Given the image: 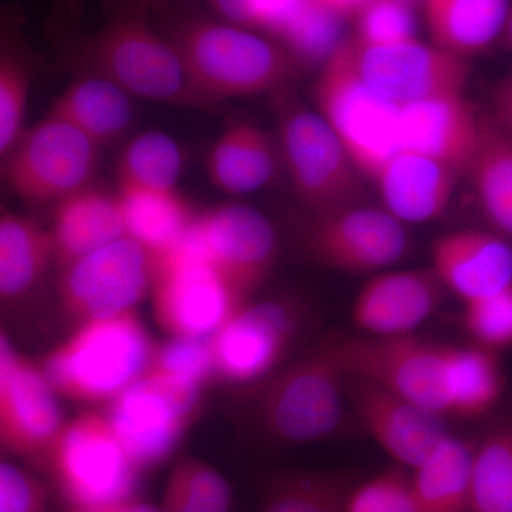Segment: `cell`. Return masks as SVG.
<instances>
[{
  "label": "cell",
  "mask_w": 512,
  "mask_h": 512,
  "mask_svg": "<svg viewBox=\"0 0 512 512\" xmlns=\"http://www.w3.org/2000/svg\"><path fill=\"white\" fill-rule=\"evenodd\" d=\"M52 265L49 229L29 215L0 212V311L39 292Z\"/></svg>",
  "instance_id": "cell-24"
},
{
  "label": "cell",
  "mask_w": 512,
  "mask_h": 512,
  "mask_svg": "<svg viewBox=\"0 0 512 512\" xmlns=\"http://www.w3.org/2000/svg\"><path fill=\"white\" fill-rule=\"evenodd\" d=\"M295 335L296 315L285 303H245L211 338L215 379H262L281 363Z\"/></svg>",
  "instance_id": "cell-15"
},
{
  "label": "cell",
  "mask_w": 512,
  "mask_h": 512,
  "mask_svg": "<svg viewBox=\"0 0 512 512\" xmlns=\"http://www.w3.org/2000/svg\"><path fill=\"white\" fill-rule=\"evenodd\" d=\"M483 119L464 94L433 97L400 107L399 147L436 158L467 173L480 143Z\"/></svg>",
  "instance_id": "cell-19"
},
{
  "label": "cell",
  "mask_w": 512,
  "mask_h": 512,
  "mask_svg": "<svg viewBox=\"0 0 512 512\" xmlns=\"http://www.w3.org/2000/svg\"><path fill=\"white\" fill-rule=\"evenodd\" d=\"M133 96L119 84L90 72L69 84L50 114L72 124L100 148L121 140L134 120Z\"/></svg>",
  "instance_id": "cell-25"
},
{
  "label": "cell",
  "mask_w": 512,
  "mask_h": 512,
  "mask_svg": "<svg viewBox=\"0 0 512 512\" xmlns=\"http://www.w3.org/2000/svg\"><path fill=\"white\" fill-rule=\"evenodd\" d=\"M345 512H417L407 468L396 464L349 490Z\"/></svg>",
  "instance_id": "cell-38"
},
{
  "label": "cell",
  "mask_w": 512,
  "mask_h": 512,
  "mask_svg": "<svg viewBox=\"0 0 512 512\" xmlns=\"http://www.w3.org/2000/svg\"><path fill=\"white\" fill-rule=\"evenodd\" d=\"M430 268L466 303L512 286V248L488 232L463 229L434 242Z\"/></svg>",
  "instance_id": "cell-21"
},
{
  "label": "cell",
  "mask_w": 512,
  "mask_h": 512,
  "mask_svg": "<svg viewBox=\"0 0 512 512\" xmlns=\"http://www.w3.org/2000/svg\"><path fill=\"white\" fill-rule=\"evenodd\" d=\"M348 493L335 474H285L269 485L258 512H345Z\"/></svg>",
  "instance_id": "cell-36"
},
{
  "label": "cell",
  "mask_w": 512,
  "mask_h": 512,
  "mask_svg": "<svg viewBox=\"0 0 512 512\" xmlns=\"http://www.w3.org/2000/svg\"><path fill=\"white\" fill-rule=\"evenodd\" d=\"M443 291L431 268L382 272L357 293L353 325L369 336L412 335L439 308Z\"/></svg>",
  "instance_id": "cell-18"
},
{
  "label": "cell",
  "mask_w": 512,
  "mask_h": 512,
  "mask_svg": "<svg viewBox=\"0 0 512 512\" xmlns=\"http://www.w3.org/2000/svg\"><path fill=\"white\" fill-rule=\"evenodd\" d=\"M90 72L138 99L190 109H212L195 89L170 40L151 29L141 10L110 20L84 47Z\"/></svg>",
  "instance_id": "cell-4"
},
{
  "label": "cell",
  "mask_w": 512,
  "mask_h": 512,
  "mask_svg": "<svg viewBox=\"0 0 512 512\" xmlns=\"http://www.w3.org/2000/svg\"><path fill=\"white\" fill-rule=\"evenodd\" d=\"M184 153L177 141L160 131L134 137L119 161V185L175 190L184 170Z\"/></svg>",
  "instance_id": "cell-32"
},
{
  "label": "cell",
  "mask_w": 512,
  "mask_h": 512,
  "mask_svg": "<svg viewBox=\"0 0 512 512\" xmlns=\"http://www.w3.org/2000/svg\"><path fill=\"white\" fill-rule=\"evenodd\" d=\"M47 229L59 269L126 235L117 194L92 185L56 204Z\"/></svg>",
  "instance_id": "cell-23"
},
{
  "label": "cell",
  "mask_w": 512,
  "mask_h": 512,
  "mask_svg": "<svg viewBox=\"0 0 512 512\" xmlns=\"http://www.w3.org/2000/svg\"><path fill=\"white\" fill-rule=\"evenodd\" d=\"M47 491L30 471L0 460V512H46Z\"/></svg>",
  "instance_id": "cell-42"
},
{
  "label": "cell",
  "mask_w": 512,
  "mask_h": 512,
  "mask_svg": "<svg viewBox=\"0 0 512 512\" xmlns=\"http://www.w3.org/2000/svg\"><path fill=\"white\" fill-rule=\"evenodd\" d=\"M473 451L446 436L414 467L412 490L417 512H468Z\"/></svg>",
  "instance_id": "cell-29"
},
{
  "label": "cell",
  "mask_w": 512,
  "mask_h": 512,
  "mask_svg": "<svg viewBox=\"0 0 512 512\" xmlns=\"http://www.w3.org/2000/svg\"><path fill=\"white\" fill-rule=\"evenodd\" d=\"M117 197L127 237L156 258L177 248L197 220L190 202L175 190L119 185Z\"/></svg>",
  "instance_id": "cell-27"
},
{
  "label": "cell",
  "mask_w": 512,
  "mask_h": 512,
  "mask_svg": "<svg viewBox=\"0 0 512 512\" xmlns=\"http://www.w3.org/2000/svg\"><path fill=\"white\" fill-rule=\"evenodd\" d=\"M232 488L217 468L197 457L175 463L160 512H231Z\"/></svg>",
  "instance_id": "cell-33"
},
{
  "label": "cell",
  "mask_w": 512,
  "mask_h": 512,
  "mask_svg": "<svg viewBox=\"0 0 512 512\" xmlns=\"http://www.w3.org/2000/svg\"><path fill=\"white\" fill-rule=\"evenodd\" d=\"M57 397L40 366L22 357L0 396V447L45 467L66 424Z\"/></svg>",
  "instance_id": "cell-17"
},
{
  "label": "cell",
  "mask_w": 512,
  "mask_h": 512,
  "mask_svg": "<svg viewBox=\"0 0 512 512\" xmlns=\"http://www.w3.org/2000/svg\"><path fill=\"white\" fill-rule=\"evenodd\" d=\"M342 20L318 0H301L274 40L302 67L322 66L345 40Z\"/></svg>",
  "instance_id": "cell-35"
},
{
  "label": "cell",
  "mask_w": 512,
  "mask_h": 512,
  "mask_svg": "<svg viewBox=\"0 0 512 512\" xmlns=\"http://www.w3.org/2000/svg\"><path fill=\"white\" fill-rule=\"evenodd\" d=\"M158 2H161V0H138V5H140V8L147 9L148 6L156 5Z\"/></svg>",
  "instance_id": "cell-49"
},
{
  "label": "cell",
  "mask_w": 512,
  "mask_h": 512,
  "mask_svg": "<svg viewBox=\"0 0 512 512\" xmlns=\"http://www.w3.org/2000/svg\"><path fill=\"white\" fill-rule=\"evenodd\" d=\"M153 340L136 312L82 323L40 363L55 392L80 403H110L146 375Z\"/></svg>",
  "instance_id": "cell-2"
},
{
  "label": "cell",
  "mask_w": 512,
  "mask_h": 512,
  "mask_svg": "<svg viewBox=\"0 0 512 512\" xmlns=\"http://www.w3.org/2000/svg\"><path fill=\"white\" fill-rule=\"evenodd\" d=\"M357 72L384 99L403 107L433 97L464 94L470 59L441 47L410 39L372 46L350 37Z\"/></svg>",
  "instance_id": "cell-13"
},
{
  "label": "cell",
  "mask_w": 512,
  "mask_h": 512,
  "mask_svg": "<svg viewBox=\"0 0 512 512\" xmlns=\"http://www.w3.org/2000/svg\"><path fill=\"white\" fill-rule=\"evenodd\" d=\"M194 234L205 255L242 302L271 274L279 245L275 229L261 212L227 204L197 215Z\"/></svg>",
  "instance_id": "cell-14"
},
{
  "label": "cell",
  "mask_w": 512,
  "mask_h": 512,
  "mask_svg": "<svg viewBox=\"0 0 512 512\" xmlns=\"http://www.w3.org/2000/svg\"><path fill=\"white\" fill-rule=\"evenodd\" d=\"M158 325L173 338L210 339L245 305L197 241L157 256L151 286Z\"/></svg>",
  "instance_id": "cell-8"
},
{
  "label": "cell",
  "mask_w": 512,
  "mask_h": 512,
  "mask_svg": "<svg viewBox=\"0 0 512 512\" xmlns=\"http://www.w3.org/2000/svg\"><path fill=\"white\" fill-rule=\"evenodd\" d=\"M504 389L500 363L491 350L448 348L444 369L447 414L477 417L493 409Z\"/></svg>",
  "instance_id": "cell-30"
},
{
  "label": "cell",
  "mask_w": 512,
  "mask_h": 512,
  "mask_svg": "<svg viewBox=\"0 0 512 512\" xmlns=\"http://www.w3.org/2000/svg\"><path fill=\"white\" fill-rule=\"evenodd\" d=\"M30 67L12 40L0 37V167L25 133Z\"/></svg>",
  "instance_id": "cell-37"
},
{
  "label": "cell",
  "mask_w": 512,
  "mask_h": 512,
  "mask_svg": "<svg viewBox=\"0 0 512 512\" xmlns=\"http://www.w3.org/2000/svg\"><path fill=\"white\" fill-rule=\"evenodd\" d=\"M323 6L332 10L340 19H355L357 13L363 6L367 5L370 0H318Z\"/></svg>",
  "instance_id": "cell-46"
},
{
  "label": "cell",
  "mask_w": 512,
  "mask_h": 512,
  "mask_svg": "<svg viewBox=\"0 0 512 512\" xmlns=\"http://www.w3.org/2000/svg\"><path fill=\"white\" fill-rule=\"evenodd\" d=\"M431 43L466 59L500 39L508 0H424Z\"/></svg>",
  "instance_id": "cell-28"
},
{
  "label": "cell",
  "mask_w": 512,
  "mask_h": 512,
  "mask_svg": "<svg viewBox=\"0 0 512 512\" xmlns=\"http://www.w3.org/2000/svg\"><path fill=\"white\" fill-rule=\"evenodd\" d=\"M448 346L419 336H357L338 340L348 377L373 384L437 414H447L444 392Z\"/></svg>",
  "instance_id": "cell-12"
},
{
  "label": "cell",
  "mask_w": 512,
  "mask_h": 512,
  "mask_svg": "<svg viewBox=\"0 0 512 512\" xmlns=\"http://www.w3.org/2000/svg\"><path fill=\"white\" fill-rule=\"evenodd\" d=\"M308 248L320 264L343 272H375L407 251L403 222L386 210L356 207L319 215L308 232Z\"/></svg>",
  "instance_id": "cell-16"
},
{
  "label": "cell",
  "mask_w": 512,
  "mask_h": 512,
  "mask_svg": "<svg viewBox=\"0 0 512 512\" xmlns=\"http://www.w3.org/2000/svg\"><path fill=\"white\" fill-rule=\"evenodd\" d=\"M100 147L82 131L49 113L29 128L3 163V175L20 200L59 204L92 183Z\"/></svg>",
  "instance_id": "cell-10"
},
{
  "label": "cell",
  "mask_w": 512,
  "mask_h": 512,
  "mask_svg": "<svg viewBox=\"0 0 512 512\" xmlns=\"http://www.w3.org/2000/svg\"><path fill=\"white\" fill-rule=\"evenodd\" d=\"M493 123L512 138V73L493 92Z\"/></svg>",
  "instance_id": "cell-44"
},
{
  "label": "cell",
  "mask_w": 512,
  "mask_h": 512,
  "mask_svg": "<svg viewBox=\"0 0 512 512\" xmlns=\"http://www.w3.org/2000/svg\"><path fill=\"white\" fill-rule=\"evenodd\" d=\"M491 224L512 235V138L483 119L480 143L467 171Z\"/></svg>",
  "instance_id": "cell-31"
},
{
  "label": "cell",
  "mask_w": 512,
  "mask_h": 512,
  "mask_svg": "<svg viewBox=\"0 0 512 512\" xmlns=\"http://www.w3.org/2000/svg\"><path fill=\"white\" fill-rule=\"evenodd\" d=\"M404 2L410 3V5H413V3L424 2V0H404Z\"/></svg>",
  "instance_id": "cell-50"
},
{
  "label": "cell",
  "mask_w": 512,
  "mask_h": 512,
  "mask_svg": "<svg viewBox=\"0 0 512 512\" xmlns=\"http://www.w3.org/2000/svg\"><path fill=\"white\" fill-rule=\"evenodd\" d=\"M460 174L436 158L409 150L393 154L373 178L384 207L400 222H427L450 205Z\"/></svg>",
  "instance_id": "cell-22"
},
{
  "label": "cell",
  "mask_w": 512,
  "mask_h": 512,
  "mask_svg": "<svg viewBox=\"0 0 512 512\" xmlns=\"http://www.w3.org/2000/svg\"><path fill=\"white\" fill-rule=\"evenodd\" d=\"M150 372L205 387L215 379L210 339L173 338L156 346Z\"/></svg>",
  "instance_id": "cell-40"
},
{
  "label": "cell",
  "mask_w": 512,
  "mask_h": 512,
  "mask_svg": "<svg viewBox=\"0 0 512 512\" xmlns=\"http://www.w3.org/2000/svg\"><path fill=\"white\" fill-rule=\"evenodd\" d=\"M202 400L204 387L147 370L104 414L134 466L144 471L173 454Z\"/></svg>",
  "instance_id": "cell-9"
},
{
  "label": "cell",
  "mask_w": 512,
  "mask_h": 512,
  "mask_svg": "<svg viewBox=\"0 0 512 512\" xmlns=\"http://www.w3.org/2000/svg\"><path fill=\"white\" fill-rule=\"evenodd\" d=\"M272 93L279 147L298 200L316 217L356 207L363 177L336 134L292 92Z\"/></svg>",
  "instance_id": "cell-5"
},
{
  "label": "cell",
  "mask_w": 512,
  "mask_h": 512,
  "mask_svg": "<svg viewBox=\"0 0 512 512\" xmlns=\"http://www.w3.org/2000/svg\"><path fill=\"white\" fill-rule=\"evenodd\" d=\"M72 512H97L133 500L141 471L106 414L66 421L45 466Z\"/></svg>",
  "instance_id": "cell-6"
},
{
  "label": "cell",
  "mask_w": 512,
  "mask_h": 512,
  "mask_svg": "<svg viewBox=\"0 0 512 512\" xmlns=\"http://www.w3.org/2000/svg\"><path fill=\"white\" fill-rule=\"evenodd\" d=\"M22 357L13 348L8 333L0 328V396L8 387L10 379H12L13 373H15Z\"/></svg>",
  "instance_id": "cell-45"
},
{
  "label": "cell",
  "mask_w": 512,
  "mask_h": 512,
  "mask_svg": "<svg viewBox=\"0 0 512 512\" xmlns=\"http://www.w3.org/2000/svg\"><path fill=\"white\" fill-rule=\"evenodd\" d=\"M212 9L225 19V22L241 28L254 29L256 0H208Z\"/></svg>",
  "instance_id": "cell-43"
},
{
  "label": "cell",
  "mask_w": 512,
  "mask_h": 512,
  "mask_svg": "<svg viewBox=\"0 0 512 512\" xmlns=\"http://www.w3.org/2000/svg\"><path fill=\"white\" fill-rule=\"evenodd\" d=\"M464 326L480 348L494 352L512 346V286L466 302Z\"/></svg>",
  "instance_id": "cell-41"
},
{
  "label": "cell",
  "mask_w": 512,
  "mask_h": 512,
  "mask_svg": "<svg viewBox=\"0 0 512 512\" xmlns=\"http://www.w3.org/2000/svg\"><path fill=\"white\" fill-rule=\"evenodd\" d=\"M156 256L121 237L59 269L57 296L79 325L134 308L151 293Z\"/></svg>",
  "instance_id": "cell-11"
},
{
  "label": "cell",
  "mask_w": 512,
  "mask_h": 512,
  "mask_svg": "<svg viewBox=\"0 0 512 512\" xmlns=\"http://www.w3.org/2000/svg\"><path fill=\"white\" fill-rule=\"evenodd\" d=\"M311 97L313 110L339 138L363 180L373 181L400 150V107L360 76L348 39L319 67Z\"/></svg>",
  "instance_id": "cell-3"
},
{
  "label": "cell",
  "mask_w": 512,
  "mask_h": 512,
  "mask_svg": "<svg viewBox=\"0 0 512 512\" xmlns=\"http://www.w3.org/2000/svg\"><path fill=\"white\" fill-rule=\"evenodd\" d=\"M468 512H512V431H494L473 451Z\"/></svg>",
  "instance_id": "cell-34"
},
{
  "label": "cell",
  "mask_w": 512,
  "mask_h": 512,
  "mask_svg": "<svg viewBox=\"0 0 512 512\" xmlns=\"http://www.w3.org/2000/svg\"><path fill=\"white\" fill-rule=\"evenodd\" d=\"M348 379L338 340L299 357L268 383L261 397V421L279 443L328 439L343 421V387Z\"/></svg>",
  "instance_id": "cell-7"
},
{
  "label": "cell",
  "mask_w": 512,
  "mask_h": 512,
  "mask_svg": "<svg viewBox=\"0 0 512 512\" xmlns=\"http://www.w3.org/2000/svg\"><path fill=\"white\" fill-rule=\"evenodd\" d=\"M500 43L503 49L512 52V8L508 10L507 19H505L503 32H501Z\"/></svg>",
  "instance_id": "cell-48"
},
{
  "label": "cell",
  "mask_w": 512,
  "mask_h": 512,
  "mask_svg": "<svg viewBox=\"0 0 512 512\" xmlns=\"http://www.w3.org/2000/svg\"><path fill=\"white\" fill-rule=\"evenodd\" d=\"M278 167L274 141L249 121L231 124L207 156L208 177L227 194H249L271 183Z\"/></svg>",
  "instance_id": "cell-26"
},
{
  "label": "cell",
  "mask_w": 512,
  "mask_h": 512,
  "mask_svg": "<svg viewBox=\"0 0 512 512\" xmlns=\"http://www.w3.org/2000/svg\"><path fill=\"white\" fill-rule=\"evenodd\" d=\"M168 40L211 107L234 97L278 92L292 86L303 70L271 37L228 22L185 19Z\"/></svg>",
  "instance_id": "cell-1"
},
{
  "label": "cell",
  "mask_w": 512,
  "mask_h": 512,
  "mask_svg": "<svg viewBox=\"0 0 512 512\" xmlns=\"http://www.w3.org/2000/svg\"><path fill=\"white\" fill-rule=\"evenodd\" d=\"M356 382L360 420L397 466L413 470L447 436L441 414L373 384Z\"/></svg>",
  "instance_id": "cell-20"
},
{
  "label": "cell",
  "mask_w": 512,
  "mask_h": 512,
  "mask_svg": "<svg viewBox=\"0 0 512 512\" xmlns=\"http://www.w3.org/2000/svg\"><path fill=\"white\" fill-rule=\"evenodd\" d=\"M97 512H160L158 508L153 507V505L140 503V501L130 500L126 501V503L114 505V507L106 508V510H101Z\"/></svg>",
  "instance_id": "cell-47"
},
{
  "label": "cell",
  "mask_w": 512,
  "mask_h": 512,
  "mask_svg": "<svg viewBox=\"0 0 512 512\" xmlns=\"http://www.w3.org/2000/svg\"><path fill=\"white\" fill-rule=\"evenodd\" d=\"M356 40L383 46L416 39V16L404 0H370L355 16Z\"/></svg>",
  "instance_id": "cell-39"
}]
</instances>
